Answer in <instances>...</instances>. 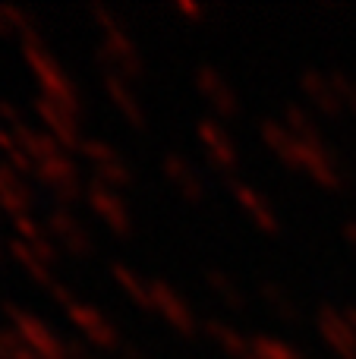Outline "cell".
Wrapping results in <instances>:
<instances>
[{
    "instance_id": "cell-1",
    "label": "cell",
    "mask_w": 356,
    "mask_h": 359,
    "mask_svg": "<svg viewBox=\"0 0 356 359\" xmlns=\"http://www.w3.org/2000/svg\"><path fill=\"white\" fill-rule=\"evenodd\" d=\"M95 22L104 29V44L95 50V60L104 73H117L123 79H142V60H139L136 44L130 41V35L123 32V25L111 16V10L101 4L92 6Z\"/></svg>"
},
{
    "instance_id": "cell-2",
    "label": "cell",
    "mask_w": 356,
    "mask_h": 359,
    "mask_svg": "<svg viewBox=\"0 0 356 359\" xmlns=\"http://www.w3.org/2000/svg\"><path fill=\"white\" fill-rule=\"evenodd\" d=\"M22 50H25V60H29L38 86H41V98H48L54 107H60V111L73 114V117L79 120V114H82L79 95H76L69 76L60 69V63L48 54L44 44H22Z\"/></svg>"
},
{
    "instance_id": "cell-3",
    "label": "cell",
    "mask_w": 356,
    "mask_h": 359,
    "mask_svg": "<svg viewBox=\"0 0 356 359\" xmlns=\"http://www.w3.org/2000/svg\"><path fill=\"white\" fill-rule=\"evenodd\" d=\"M4 312H6V318H10L13 331L25 341V347L35 350L41 359H69L67 356V344H63L60 337H57L54 331L41 322V318H35L32 312L19 309L16 303H4Z\"/></svg>"
},
{
    "instance_id": "cell-4",
    "label": "cell",
    "mask_w": 356,
    "mask_h": 359,
    "mask_svg": "<svg viewBox=\"0 0 356 359\" xmlns=\"http://www.w3.org/2000/svg\"><path fill=\"white\" fill-rule=\"evenodd\" d=\"M38 183L48 186V189L54 192V198L60 202V208L67 202H79V196H82L79 170H76V164L69 161L67 155L48 158V161L38 164Z\"/></svg>"
},
{
    "instance_id": "cell-5",
    "label": "cell",
    "mask_w": 356,
    "mask_h": 359,
    "mask_svg": "<svg viewBox=\"0 0 356 359\" xmlns=\"http://www.w3.org/2000/svg\"><path fill=\"white\" fill-rule=\"evenodd\" d=\"M67 316L73 318L76 328H82V334H85L95 347L120 350V344H123V341H120L117 328H114V325L107 322L98 309H92V306H85V303H76V306H69V309H67Z\"/></svg>"
},
{
    "instance_id": "cell-6",
    "label": "cell",
    "mask_w": 356,
    "mask_h": 359,
    "mask_svg": "<svg viewBox=\"0 0 356 359\" xmlns=\"http://www.w3.org/2000/svg\"><path fill=\"white\" fill-rule=\"evenodd\" d=\"M199 139L205 145V155L221 174L233 177L237 170V151H233V142L231 136L224 133V126L218 120H199Z\"/></svg>"
},
{
    "instance_id": "cell-7",
    "label": "cell",
    "mask_w": 356,
    "mask_h": 359,
    "mask_svg": "<svg viewBox=\"0 0 356 359\" xmlns=\"http://www.w3.org/2000/svg\"><path fill=\"white\" fill-rule=\"evenodd\" d=\"M85 198H88V205L95 208V215H101L107 221V227H111L114 233H120V236L130 233V215H126L120 196H114L111 192V186H104L101 180L92 177V183L85 186Z\"/></svg>"
},
{
    "instance_id": "cell-8",
    "label": "cell",
    "mask_w": 356,
    "mask_h": 359,
    "mask_svg": "<svg viewBox=\"0 0 356 359\" xmlns=\"http://www.w3.org/2000/svg\"><path fill=\"white\" fill-rule=\"evenodd\" d=\"M35 111H38V117L44 120V126L50 130V136H54L57 142L63 145V149L82 151L85 139L79 136V120H76L73 114H67V111H60V107H54L48 98H38V101H35Z\"/></svg>"
},
{
    "instance_id": "cell-9",
    "label": "cell",
    "mask_w": 356,
    "mask_h": 359,
    "mask_svg": "<svg viewBox=\"0 0 356 359\" xmlns=\"http://www.w3.org/2000/svg\"><path fill=\"white\" fill-rule=\"evenodd\" d=\"M48 230H50V233H54L57 240H60L73 255H79V259L92 255V249H95L92 236H88V230L82 227V224L76 221V217L69 215L67 208H60V205H57V208L50 211V215H48Z\"/></svg>"
},
{
    "instance_id": "cell-10",
    "label": "cell",
    "mask_w": 356,
    "mask_h": 359,
    "mask_svg": "<svg viewBox=\"0 0 356 359\" xmlns=\"http://www.w3.org/2000/svg\"><path fill=\"white\" fill-rule=\"evenodd\" d=\"M151 293H155V309L180 331L183 337H196V318L189 312V306L180 299V293L174 287H167L164 280H151Z\"/></svg>"
},
{
    "instance_id": "cell-11",
    "label": "cell",
    "mask_w": 356,
    "mask_h": 359,
    "mask_svg": "<svg viewBox=\"0 0 356 359\" xmlns=\"http://www.w3.org/2000/svg\"><path fill=\"white\" fill-rule=\"evenodd\" d=\"M35 205V196L25 186V180L19 170H13L10 164H0V208L13 217H22L32 211Z\"/></svg>"
},
{
    "instance_id": "cell-12",
    "label": "cell",
    "mask_w": 356,
    "mask_h": 359,
    "mask_svg": "<svg viewBox=\"0 0 356 359\" xmlns=\"http://www.w3.org/2000/svg\"><path fill=\"white\" fill-rule=\"evenodd\" d=\"M196 82H199L202 95L212 101V107L221 114V117H237V111H240L237 95H233V88L227 86L224 76H221L218 69H214V67H199Z\"/></svg>"
},
{
    "instance_id": "cell-13",
    "label": "cell",
    "mask_w": 356,
    "mask_h": 359,
    "mask_svg": "<svg viewBox=\"0 0 356 359\" xmlns=\"http://www.w3.org/2000/svg\"><path fill=\"white\" fill-rule=\"evenodd\" d=\"M319 328H322V337H325L341 356L356 359V331L350 328V322H347L344 316H338L334 309H322Z\"/></svg>"
},
{
    "instance_id": "cell-14",
    "label": "cell",
    "mask_w": 356,
    "mask_h": 359,
    "mask_svg": "<svg viewBox=\"0 0 356 359\" xmlns=\"http://www.w3.org/2000/svg\"><path fill=\"white\" fill-rule=\"evenodd\" d=\"M164 174H167L170 180L177 183V189L183 192V196L189 198V202H199L202 196H205V189H202V180H199V174H196L193 168H189V161L186 158H180V155H164Z\"/></svg>"
},
{
    "instance_id": "cell-15",
    "label": "cell",
    "mask_w": 356,
    "mask_h": 359,
    "mask_svg": "<svg viewBox=\"0 0 356 359\" xmlns=\"http://www.w3.org/2000/svg\"><path fill=\"white\" fill-rule=\"evenodd\" d=\"M104 88H107V95L114 98V104H117V111L123 114L126 120H130L136 130H145V114H142V107H139V101L132 98V92L126 88V79L123 76H117V73H104Z\"/></svg>"
},
{
    "instance_id": "cell-16",
    "label": "cell",
    "mask_w": 356,
    "mask_h": 359,
    "mask_svg": "<svg viewBox=\"0 0 356 359\" xmlns=\"http://www.w3.org/2000/svg\"><path fill=\"white\" fill-rule=\"evenodd\" d=\"M13 227H16V233L22 236V243L38 255V259L44 262V265H54V262H57V249H54V243L48 240V233H44V230L38 227V224L32 221L29 215L13 217Z\"/></svg>"
},
{
    "instance_id": "cell-17",
    "label": "cell",
    "mask_w": 356,
    "mask_h": 359,
    "mask_svg": "<svg viewBox=\"0 0 356 359\" xmlns=\"http://www.w3.org/2000/svg\"><path fill=\"white\" fill-rule=\"evenodd\" d=\"M233 196H237V202L243 205L246 211L252 215V221L259 224L262 230H268V233H275L278 230V217H275V211H271V205L265 202L262 196H259L252 186H243V183H233Z\"/></svg>"
},
{
    "instance_id": "cell-18",
    "label": "cell",
    "mask_w": 356,
    "mask_h": 359,
    "mask_svg": "<svg viewBox=\"0 0 356 359\" xmlns=\"http://www.w3.org/2000/svg\"><path fill=\"white\" fill-rule=\"evenodd\" d=\"M262 136H265V142H268L271 149H275L278 155L290 164V168H300V142L294 139V133H290L287 126L275 123V120H265V123H262Z\"/></svg>"
},
{
    "instance_id": "cell-19",
    "label": "cell",
    "mask_w": 356,
    "mask_h": 359,
    "mask_svg": "<svg viewBox=\"0 0 356 359\" xmlns=\"http://www.w3.org/2000/svg\"><path fill=\"white\" fill-rule=\"evenodd\" d=\"M111 274L117 278V284L132 297V303H136L139 309H145V312L155 309V293H151V280L145 284L142 278H136V274H132L126 265H120V262H114V265H111Z\"/></svg>"
},
{
    "instance_id": "cell-20",
    "label": "cell",
    "mask_w": 356,
    "mask_h": 359,
    "mask_svg": "<svg viewBox=\"0 0 356 359\" xmlns=\"http://www.w3.org/2000/svg\"><path fill=\"white\" fill-rule=\"evenodd\" d=\"M205 331H208V337H214V341L224 347L227 356H233V359H249L252 356V341H246V337L237 334L233 328L221 325L218 318H205Z\"/></svg>"
},
{
    "instance_id": "cell-21",
    "label": "cell",
    "mask_w": 356,
    "mask_h": 359,
    "mask_svg": "<svg viewBox=\"0 0 356 359\" xmlns=\"http://www.w3.org/2000/svg\"><path fill=\"white\" fill-rule=\"evenodd\" d=\"M6 249H10V255H13V259H16L19 265H22L25 271H29V278L35 280V284L48 287V290H50V287H54V278H50V271H48L50 265H44V262L38 259V255L32 252V249L25 246L22 240H10V243H6Z\"/></svg>"
},
{
    "instance_id": "cell-22",
    "label": "cell",
    "mask_w": 356,
    "mask_h": 359,
    "mask_svg": "<svg viewBox=\"0 0 356 359\" xmlns=\"http://www.w3.org/2000/svg\"><path fill=\"white\" fill-rule=\"evenodd\" d=\"M303 88H306L309 98H313L325 114H341V95H338V88L328 86V82L322 79L319 73H313V69H309V73L303 76Z\"/></svg>"
},
{
    "instance_id": "cell-23",
    "label": "cell",
    "mask_w": 356,
    "mask_h": 359,
    "mask_svg": "<svg viewBox=\"0 0 356 359\" xmlns=\"http://www.w3.org/2000/svg\"><path fill=\"white\" fill-rule=\"evenodd\" d=\"M0 151L6 155V161H10L13 170H19L22 177H38V164L32 161L29 155L22 151V145L13 139L10 130H0Z\"/></svg>"
},
{
    "instance_id": "cell-24",
    "label": "cell",
    "mask_w": 356,
    "mask_h": 359,
    "mask_svg": "<svg viewBox=\"0 0 356 359\" xmlns=\"http://www.w3.org/2000/svg\"><path fill=\"white\" fill-rule=\"evenodd\" d=\"M287 130L294 133L296 142L309 145V149H325L322 139H319V133H315V126H313V120H309L300 107H287Z\"/></svg>"
},
{
    "instance_id": "cell-25",
    "label": "cell",
    "mask_w": 356,
    "mask_h": 359,
    "mask_svg": "<svg viewBox=\"0 0 356 359\" xmlns=\"http://www.w3.org/2000/svg\"><path fill=\"white\" fill-rule=\"evenodd\" d=\"M205 280H208V287H212L214 293H218L221 299H224V306L227 309H233V312H243L246 309V303H243V293L237 290V284H233L231 278H227V274H221V271H208L205 274Z\"/></svg>"
},
{
    "instance_id": "cell-26",
    "label": "cell",
    "mask_w": 356,
    "mask_h": 359,
    "mask_svg": "<svg viewBox=\"0 0 356 359\" xmlns=\"http://www.w3.org/2000/svg\"><path fill=\"white\" fill-rule=\"evenodd\" d=\"M259 293H262V299L284 318V322H300V309L290 303V297L278 284H268V280H265V284H259Z\"/></svg>"
},
{
    "instance_id": "cell-27",
    "label": "cell",
    "mask_w": 356,
    "mask_h": 359,
    "mask_svg": "<svg viewBox=\"0 0 356 359\" xmlns=\"http://www.w3.org/2000/svg\"><path fill=\"white\" fill-rule=\"evenodd\" d=\"M252 356L256 359H300L287 344L275 337H252Z\"/></svg>"
},
{
    "instance_id": "cell-28",
    "label": "cell",
    "mask_w": 356,
    "mask_h": 359,
    "mask_svg": "<svg viewBox=\"0 0 356 359\" xmlns=\"http://www.w3.org/2000/svg\"><path fill=\"white\" fill-rule=\"evenodd\" d=\"M82 155L92 158L95 168H111V164H123L117 151H114L111 145L98 142V139H85V145H82Z\"/></svg>"
},
{
    "instance_id": "cell-29",
    "label": "cell",
    "mask_w": 356,
    "mask_h": 359,
    "mask_svg": "<svg viewBox=\"0 0 356 359\" xmlns=\"http://www.w3.org/2000/svg\"><path fill=\"white\" fill-rule=\"evenodd\" d=\"M331 86H334V88H338L341 101H347V104H350V107H353V111H356V86H353V82H350V79H347V76H344V73H334V76H331Z\"/></svg>"
},
{
    "instance_id": "cell-30",
    "label": "cell",
    "mask_w": 356,
    "mask_h": 359,
    "mask_svg": "<svg viewBox=\"0 0 356 359\" xmlns=\"http://www.w3.org/2000/svg\"><path fill=\"white\" fill-rule=\"evenodd\" d=\"M50 293H54V297H57V303H63V309H69V306H76V303H79V299L73 297V290H67V287H63V284H57V280H54V287H50Z\"/></svg>"
},
{
    "instance_id": "cell-31",
    "label": "cell",
    "mask_w": 356,
    "mask_h": 359,
    "mask_svg": "<svg viewBox=\"0 0 356 359\" xmlns=\"http://www.w3.org/2000/svg\"><path fill=\"white\" fill-rule=\"evenodd\" d=\"M67 356H69V359H92V353H88V350L82 347L79 341H69V344H67Z\"/></svg>"
},
{
    "instance_id": "cell-32",
    "label": "cell",
    "mask_w": 356,
    "mask_h": 359,
    "mask_svg": "<svg viewBox=\"0 0 356 359\" xmlns=\"http://www.w3.org/2000/svg\"><path fill=\"white\" fill-rule=\"evenodd\" d=\"M120 356H123V359H149V356L142 353V350L136 347V344H126V341L120 344Z\"/></svg>"
},
{
    "instance_id": "cell-33",
    "label": "cell",
    "mask_w": 356,
    "mask_h": 359,
    "mask_svg": "<svg viewBox=\"0 0 356 359\" xmlns=\"http://www.w3.org/2000/svg\"><path fill=\"white\" fill-rule=\"evenodd\" d=\"M0 35H13V25H10V19H6L4 4H0Z\"/></svg>"
},
{
    "instance_id": "cell-34",
    "label": "cell",
    "mask_w": 356,
    "mask_h": 359,
    "mask_svg": "<svg viewBox=\"0 0 356 359\" xmlns=\"http://www.w3.org/2000/svg\"><path fill=\"white\" fill-rule=\"evenodd\" d=\"M177 10L186 13V16H202V6H196V4H177Z\"/></svg>"
},
{
    "instance_id": "cell-35",
    "label": "cell",
    "mask_w": 356,
    "mask_h": 359,
    "mask_svg": "<svg viewBox=\"0 0 356 359\" xmlns=\"http://www.w3.org/2000/svg\"><path fill=\"white\" fill-rule=\"evenodd\" d=\"M344 318L350 322V328L356 331V309H347V312H344Z\"/></svg>"
}]
</instances>
